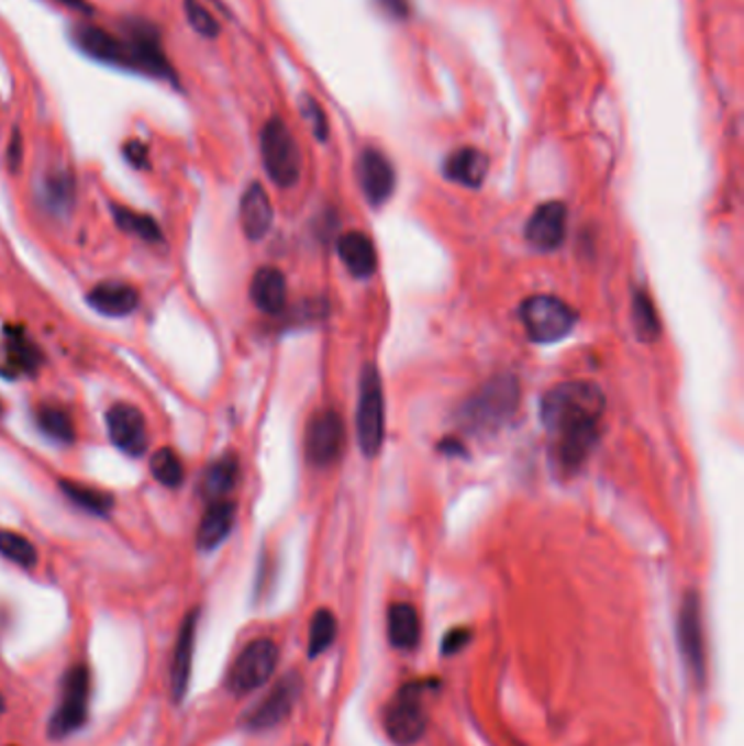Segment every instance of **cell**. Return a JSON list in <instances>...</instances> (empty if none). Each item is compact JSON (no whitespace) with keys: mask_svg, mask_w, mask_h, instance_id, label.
I'll return each instance as SVG.
<instances>
[{"mask_svg":"<svg viewBox=\"0 0 744 746\" xmlns=\"http://www.w3.org/2000/svg\"><path fill=\"white\" fill-rule=\"evenodd\" d=\"M112 212H114V221L116 225L127 232V234H134L143 241H149V243H157L162 241V230L159 225L147 216V214H141V212H134L125 205H112Z\"/></svg>","mask_w":744,"mask_h":746,"instance_id":"28","label":"cell"},{"mask_svg":"<svg viewBox=\"0 0 744 746\" xmlns=\"http://www.w3.org/2000/svg\"><path fill=\"white\" fill-rule=\"evenodd\" d=\"M238 458L234 454H223L212 460L201 476V493L208 500H223L238 482Z\"/></svg>","mask_w":744,"mask_h":746,"instance_id":"24","label":"cell"},{"mask_svg":"<svg viewBox=\"0 0 744 746\" xmlns=\"http://www.w3.org/2000/svg\"><path fill=\"white\" fill-rule=\"evenodd\" d=\"M7 358L15 365L20 371H35L40 365V352L37 347L22 334H13L7 343Z\"/></svg>","mask_w":744,"mask_h":746,"instance_id":"33","label":"cell"},{"mask_svg":"<svg viewBox=\"0 0 744 746\" xmlns=\"http://www.w3.org/2000/svg\"><path fill=\"white\" fill-rule=\"evenodd\" d=\"M35 420H37V428L53 442H59V444L75 442V422L66 409L55 407V404L40 407L35 413Z\"/></svg>","mask_w":744,"mask_h":746,"instance_id":"25","label":"cell"},{"mask_svg":"<svg viewBox=\"0 0 744 746\" xmlns=\"http://www.w3.org/2000/svg\"><path fill=\"white\" fill-rule=\"evenodd\" d=\"M568 227V208L562 201L542 203L526 223V241L537 252H555Z\"/></svg>","mask_w":744,"mask_h":746,"instance_id":"14","label":"cell"},{"mask_svg":"<svg viewBox=\"0 0 744 746\" xmlns=\"http://www.w3.org/2000/svg\"><path fill=\"white\" fill-rule=\"evenodd\" d=\"M106 422H108V435L112 444L121 452L130 456H143L147 452L149 433H147V420L141 413V409H136L134 404L119 402L108 411Z\"/></svg>","mask_w":744,"mask_h":746,"instance_id":"13","label":"cell"},{"mask_svg":"<svg viewBox=\"0 0 744 746\" xmlns=\"http://www.w3.org/2000/svg\"><path fill=\"white\" fill-rule=\"evenodd\" d=\"M467 642H469V631H465V628L449 631L446 637H444V655L458 653Z\"/></svg>","mask_w":744,"mask_h":746,"instance_id":"37","label":"cell"},{"mask_svg":"<svg viewBox=\"0 0 744 746\" xmlns=\"http://www.w3.org/2000/svg\"><path fill=\"white\" fill-rule=\"evenodd\" d=\"M433 688V681H413L402 686L385 710L387 736L400 746L420 743L429 727V712L424 697Z\"/></svg>","mask_w":744,"mask_h":746,"instance_id":"3","label":"cell"},{"mask_svg":"<svg viewBox=\"0 0 744 746\" xmlns=\"http://www.w3.org/2000/svg\"><path fill=\"white\" fill-rule=\"evenodd\" d=\"M338 256L356 278H371L378 269V254L371 238L363 232H347L338 238Z\"/></svg>","mask_w":744,"mask_h":746,"instance_id":"20","label":"cell"},{"mask_svg":"<svg viewBox=\"0 0 744 746\" xmlns=\"http://www.w3.org/2000/svg\"><path fill=\"white\" fill-rule=\"evenodd\" d=\"M518 385L513 378H496L489 385H485L460 411V422L467 431L485 433L496 431L500 424H504L515 407H518Z\"/></svg>","mask_w":744,"mask_h":746,"instance_id":"4","label":"cell"},{"mask_svg":"<svg viewBox=\"0 0 744 746\" xmlns=\"http://www.w3.org/2000/svg\"><path fill=\"white\" fill-rule=\"evenodd\" d=\"M489 170V157L480 149L460 147L449 153L444 164L447 179L465 188H480Z\"/></svg>","mask_w":744,"mask_h":746,"instance_id":"22","label":"cell"},{"mask_svg":"<svg viewBox=\"0 0 744 746\" xmlns=\"http://www.w3.org/2000/svg\"><path fill=\"white\" fill-rule=\"evenodd\" d=\"M274 225V205L260 183H252L241 199V227L249 241H260Z\"/></svg>","mask_w":744,"mask_h":746,"instance_id":"17","label":"cell"},{"mask_svg":"<svg viewBox=\"0 0 744 746\" xmlns=\"http://www.w3.org/2000/svg\"><path fill=\"white\" fill-rule=\"evenodd\" d=\"M0 555L20 568H33L37 564L35 546L13 531H0Z\"/></svg>","mask_w":744,"mask_h":746,"instance_id":"32","label":"cell"},{"mask_svg":"<svg viewBox=\"0 0 744 746\" xmlns=\"http://www.w3.org/2000/svg\"><path fill=\"white\" fill-rule=\"evenodd\" d=\"M336 617L330 609H319L310 620V635H308V657L314 659L321 653H325L332 642L336 639Z\"/></svg>","mask_w":744,"mask_h":746,"instance_id":"27","label":"cell"},{"mask_svg":"<svg viewBox=\"0 0 744 746\" xmlns=\"http://www.w3.org/2000/svg\"><path fill=\"white\" fill-rule=\"evenodd\" d=\"M197 626H199V609H192L177 633L175 650H173V664H170V692L173 701L181 703L188 686H190V672H192V655H195V642H197Z\"/></svg>","mask_w":744,"mask_h":746,"instance_id":"16","label":"cell"},{"mask_svg":"<svg viewBox=\"0 0 744 746\" xmlns=\"http://www.w3.org/2000/svg\"><path fill=\"white\" fill-rule=\"evenodd\" d=\"M358 183L371 205H382L396 188V170L382 151L363 149L358 155Z\"/></svg>","mask_w":744,"mask_h":746,"instance_id":"15","label":"cell"},{"mask_svg":"<svg viewBox=\"0 0 744 746\" xmlns=\"http://www.w3.org/2000/svg\"><path fill=\"white\" fill-rule=\"evenodd\" d=\"M88 303L103 316H127L138 308L141 296L132 285L101 282L88 293Z\"/></svg>","mask_w":744,"mask_h":746,"instance_id":"19","label":"cell"},{"mask_svg":"<svg viewBox=\"0 0 744 746\" xmlns=\"http://www.w3.org/2000/svg\"><path fill=\"white\" fill-rule=\"evenodd\" d=\"M90 675L86 666H75L64 675L59 688V703L51 716L48 732L53 738H66L81 730L88 721Z\"/></svg>","mask_w":744,"mask_h":746,"instance_id":"9","label":"cell"},{"mask_svg":"<svg viewBox=\"0 0 744 746\" xmlns=\"http://www.w3.org/2000/svg\"><path fill=\"white\" fill-rule=\"evenodd\" d=\"M280 659V648L274 639H254L236 657L230 675L227 688L234 697H247L263 688L276 672Z\"/></svg>","mask_w":744,"mask_h":746,"instance_id":"8","label":"cell"},{"mask_svg":"<svg viewBox=\"0 0 744 746\" xmlns=\"http://www.w3.org/2000/svg\"><path fill=\"white\" fill-rule=\"evenodd\" d=\"M345 442V428L336 411L314 413L306 428V456L314 467H327L338 460Z\"/></svg>","mask_w":744,"mask_h":746,"instance_id":"12","label":"cell"},{"mask_svg":"<svg viewBox=\"0 0 744 746\" xmlns=\"http://www.w3.org/2000/svg\"><path fill=\"white\" fill-rule=\"evenodd\" d=\"M299 110H301V116L306 119V123L310 125L312 134L317 136V141H321V143L327 141V119H325V112L321 110V105L312 97H301Z\"/></svg>","mask_w":744,"mask_h":746,"instance_id":"35","label":"cell"},{"mask_svg":"<svg viewBox=\"0 0 744 746\" xmlns=\"http://www.w3.org/2000/svg\"><path fill=\"white\" fill-rule=\"evenodd\" d=\"M7 162H9V168L11 170H18L20 162H22V136L18 132H13L11 136V143H9V151H7Z\"/></svg>","mask_w":744,"mask_h":746,"instance_id":"38","label":"cell"},{"mask_svg":"<svg viewBox=\"0 0 744 746\" xmlns=\"http://www.w3.org/2000/svg\"><path fill=\"white\" fill-rule=\"evenodd\" d=\"M151 474L164 487H179L184 482V463L173 448H159L151 456Z\"/></svg>","mask_w":744,"mask_h":746,"instance_id":"30","label":"cell"},{"mask_svg":"<svg viewBox=\"0 0 744 746\" xmlns=\"http://www.w3.org/2000/svg\"><path fill=\"white\" fill-rule=\"evenodd\" d=\"M2 712H4V699L0 697V714H2Z\"/></svg>","mask_w":744,"mask_h":746,"instance_id":"41","label":"cell"},{"mask_svg":"<svg viewBox=\"0 0 744 746\" xmlns=\"http://www.w3.org/2000/svg\"><path fill=\"white\" fill-rule=\"evenodd\" d=\"M70 35L77 48L95 62L175 83V73L162 48L159 31L147 20H127L123 35L97 24H77Z\"/></svg>","mask_w":744,"mask_h":746,"instance_id":"2","label":"cell"},{"mask_svg":"<svg viewBox=\"0 0 744 746\" xmlns=\"http://www.w3.org/2000/svg\"><path fill=\"white\" fill-rule=\"evenodd\" d=\"M385 391L376 367H365L358 382V407H356V437L358 446L367 458L380 454L385 444Z\"/></svg>","mask_w":744,"mask_h":746,"instance_id":"5","label":"cell"},{"mask_svg":"<svg viewBox=\"0 0 744 746\" xmlns=\"http://www.w3.org/2000/svg\"><path fill=\"white\" fill-rule=\"evenodd\" d=\"M260 155L269 179L280 188H291L301 175L298 141L282 119H269L260 132Z\"/></svg>","mask_w":744,"mask_h":746,"instance_id":"6","label":"cell"},{"mask_svg":"<svg viewBox=\"0 0 744 746\" xmlns=\"http://www.w3.org/2000/svg\"><path fill=\"white\" fill-rule=\"evenodd\" d=\"M385 9H387V13H391L393 18H407V13H409V4H407V0H378Z\"/></svg>","mask_w":744,"mask_h":746,"instance_id":"39","label":"cell"},{"mask_svg":"<svg viewBox=\"0 0 744 746\" xmlns=\"http://www.w3.org/2000/svg\"><path fill=\"white\" fill-rule=\"evenodd\" d=\"M123 155L127 157V162H130L134 168H147V166H149V149H147V145H143L141 141H130V143L123 147Z\"/></svg>","mask_w":744,"mask_h":746,"instance_id":"36","label":"cell"},{"mask_svg":"<svg viewBox=\"0 0 744 746\" xmlns=\"http://www.w3.org/2000/svg\"><path fill=\"white\" fill-rule=\"evenodd\" d=\"M633 327H635L637 338L644 343L657 341L662 332L657 310L644 291H637L633 298Z\"/></svg>","mask_w":744,"mask_h":746,"instance_id":"29","label":"cell"},{"mask_svg":"<svg viewBox=\"0 0 744 746\" xmlns=\"http://www.w3.org/2000/svg\"><path fill=\"white\" fill-rule=\"evenodd\" d=\"M62 489L70 502H75L79 509L92 513V515H110L114 506L112 493L99 491L88 485H79L73 480H62Z\"/></svg>","mask_w":744,"mask_h":746,"instance_id":"26","label":"cell"},{"mask_svg":"<svg viewBox=\"0 0 744 746\" xmlns=\"http://www.w3.org/2000/svg\"><path fill=\"white\" fill-rule=\"evenodd\" d=\"M236 522V504L232 500H214L197 531V548L199 550H214L219 548L232 533Z\"/></svg>","mask_w":744,"mask_h":746,"instance_id":"18","label":"cell"},{"mask_svg":"<svg viewBox=\"0 0 744 746\" xmlns=\"http://www.w3.org/2000/svg\"><path fill=\"white\" fill-rule=\"evenodd\" d=\"M249 296H252V301L256 303V308L263 310L265 314L282 312L285 305H287V296H289L285 274L276 267L258 269L254 280H252Z\"/></svg>","mask_w":744,"mask_h":746,"instance_id":"21","label":"cell"},{"mask_svg":"<svg viewBox=\"0 0 744 746\" xmlns=\"http://www.w3.org/2000/svg\"><path fill=\"white\" fill-rule=\"evenodd\" d=\"M55 2L66 7V9H73L77 13H84V15H92V11H95L88 0H55Z\"/></svg>","mask_w":744,"mask_h":746,"instance_id":"40","label":"cell"},{"mask_svg":"<svg viewBox=\"0 0 744 746\" xmlns=\"http://www.w3.org/2000/svg\"><path fill=\"white\" fill-rule=\"evenodd\" d=\"M42 194H44V201L48 203V208L53 212H64L70 208L73 199H75V181L68 172H51L46 179H44V186H42Z\"/></svg>","mask_w":744,"mask_h":746,"instance_id":"31","label":"cell"},{"mask_svg":"<svg viewBox=\"0 0 744 746\" xmlns=\"http://www.w3.org/2000/svg\"><path fill=\"white\" fill-rule=\"evenodd\" d=\"M0 409H2V407H0Z\"/></svg>","mask_w":744,"mask_h":746,"instance_id":"42","label":"cell"},{"mask_svg":"<svg viewBox=\"0 0 744 746\" xmlns=\"http://www.w3.org/2000/svg\"><path fill=\"white\" fill-rule=\"evenodd\" d=\"M604 413L600 387L586 380L562 382L542 402V422L557 442V458L566 469H577L598 442V424Z\"/></svg>","mask_w":744,"mask_h":746,"instance_id":"1","label":"cell"},{"mask_svg":"<svg viewBox=\"0 0 744 746\" xmlns=\"http://www.w3.org/2000/svg\"><path fill=\"white\" fill-rule=\"evenodd\" d=\"M389 642L398 650H413L422 637V622L418 609L409 602H396L389 609L387 617Z\"/></svg>","mask_w":744,"mask_h":746,"instance_id":"23","label":"cell"},{"mask_svg":"<svg viewBox=\"0 0 744 746\" xmlns=\"http://www.w3.org/2000/svg\"><path fill=\"white\" fill-rule=\"evenodd\" d=\"M677 637L684 661L697 683L706 681V644H703V620H701V602L695 592L686 594L679 620H677Z\"/></svg>","mask_w":744,"mask_h":746,"instance_id":"11","label":"cell"},{"mask_svg":"<svg viewBox=\"0 0 744 746\" xmlns=\"http://www.w3.org/2000/svg\"><path fill=\"white\" fill-rule=\"evenodd\" d=\"M299 694H301V677L298 672L285 675L274 686V690L256 708L247 712L245 727L249 732H267V730L282 725L296 710Z\"/></svg>","mask_w":744,"mask_h":746,"instance_id":"10","label":"cell"},{"mask_svg":"<svg viewBox=\"0 0 744 746\" xmlns=\"http://www.w3.org/2000/svg\"><path fill=\"white\" fill-rule=\"evenodd\" d=\"M184 11L188 24L203 37H216L219 35V22L216 18L199 2V0H184Z\"/></svg>","mask_w":744,"mask_h":746,"instance_id":"34","label":"cell"},{"mask_svg":"<svg viewBox=\"0 0 744 746\" xmlns=\"http://www.w3.org/2000/svg\"><path fill=\"white\" fill-rule=\"evenodd\" d=\"M520 319L535 343H557L577 325V312L555 296H533L520 305Z\"/></svg>","mask_w":744,"mask_h":746,"instance_id":"7","label":"cell"}]
</instances>
